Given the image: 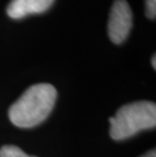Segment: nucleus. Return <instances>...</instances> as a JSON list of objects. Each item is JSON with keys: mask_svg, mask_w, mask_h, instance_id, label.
<instances>
[{"mask_svg": "<svg viewBox=\"0 0 156 157\" xmlns=\"http://www.w3.org/2000/svg\"><path fill=\"white\" fill-rule=\"evenodd\" d=\"M109 135L114 140H124L142 130L155 128L156 105L151 101H136L123 105L109 118Z\"/></svg>", "mask_w": 156, "mask_h": 157, "instance_id": "f03ea898", "label": "nucleus"}, {"mask_svg": "<svg viewBox=\"0 0 156 157\" xmlns=\"http://www.w3.org/2000/svg\"><path fill=\"white\" fill-rule=\"evenodd\" d=\"M145 13L149 19H155L156 0H145Z\"/></svg>", "mask_w": 156, "mask_h": 157, "instance_id": "423d86ee", "label": "nucleus"}, {"mask_svg": "<svg viewBox=\"0 0 156 157\" xmlns=\"http://www.w3.org/2000/svg\"><path fill=\"white\" fill-rule=\"evenodd\" d=\"M151 64H152V66H153V68L156 69V57H155V55H153V57H152Z\"/></svg>", "mask_w": 156, "mask_h": 157, "instance_id": "6e6552de", "label": "nucleus"}, {"mask_svg": "<svg viewBox=\"0 0 156 157\" xmlns=\"http://www.w3.org/2000/svg\"><path fill=\"white\" fill-rule=\"evenodd\" d=\"M133 25V13L126 0H116L111 8L108 23L109 40L116 45L124 43Z\"/></svg>", "mask_w": 156, "mask_h": 157, "instance_id": "7ed1b4c3", "label": "nucleus"}, {"mask_svg": "<svg viewBox=\"0 0 156 157\" xmlns=\"http://www.w3.org/2000/svg\"><path fill=\"white\" fill-rule=\"evenodd\" d=\"M57 98V90L49 83L31 86L10 106V122L19 128H32L40 125L51 113Z\"/></svg>", "mask_w": 156, "mask_h": 157, "instance_id": "f257e3e1", "label": "nucleus"}, {"mask_svg": "<svg viewBox=\"0 0 156 157\" xmlns=\"http://www.w3.org/2000/svg\"><path fill=\"white\" fill-rule=\"evenodd\" d=\"M141 157H156V151L153 149V150H151V151L147 152L146 154L142 155Z\"/></svg>", "mask_w": 156, "mask_h": 157, "instance_id": "0eeeda50", "label": "nucleus"}, {"mask_svg": "<svg viewBox=\"0 0 156 157\" xmlns=\"http://www.w3.org/2000/svg\"><path fill=\"white\" fill-rule=\"evenodd\" d=\"M54 2L55 0H11L6 13L12 19H21L28 15L48 11Z\"/></svg>", "mask_w": 156, "mask_h": 157, "instance_id": "20e7f679", "label": "nucleus"}, {"mask_svg": "<svg viewBox=\"0 0 156 157\" xmlns=\"http://www.w3.org/2000/svg\"><path fill=\"white\" fill-rule=\"evenodd\" d=\"M0 157H36L26 154L17 146L5 145L0 148Z\"/></svg>", "mask_w": 156, "mask_h": 157, "instance_id": "39448f33", "label": "nucleus"}]
</instances>
